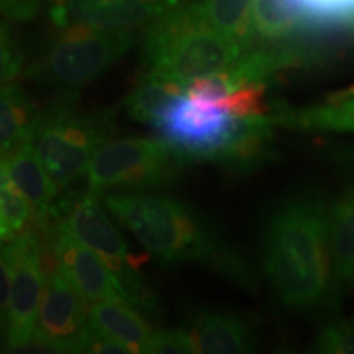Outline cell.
I'll return each mask as SVG.
<instances>
[{"mask_svg":"<svg viewBox=\"0 0 354 354\" xmlns=\"http://www.w3.org/2000/svg\"><path fill=\"white\" fill-rule=\"evenodd\" d=\"M330 202L294 194L266 216L261 232L263 274L284 307L315 312L333 304L338 284L328 234Z\"/></svg>","mask_w":354,"mask_h":354,"instance_id":"6da1fadb","label":"cell"},{"mask_svg":"<svg viewBox=\"0 0 354 354\" xmlns=\"http://www.w3.org/2000/svg\"><path fill=\"white\" fill-rule=\"evenodd\" d=\"M104 203L162 264H198L243 290H258V272L245 254L187 203L149 192H110Z\"/></svg>","mask_w":354,"mask_h":354,"instance_id":"7a4b0ae2","label":"cell"},{"mask_svg":"<svg viewBox=\"0 0 354 354\" xmlns=\"http://www.w3.org/2000/svg\"><path fill=\"white\" fill-rule=\"evenodd\" d=\"M145 28V74L169 79L184 91L194 79L227 71L245 55L240 44L207 25L194 3L177 2Z\"/></svg>","mask_w":354,"mask_h":354,"instance_id":"3957f363","label":"cell"},{"mask_svg":"<svg viewBox=\"0 0 354 354\" xmlns=\"http://www.w3.org/2000/svg\"><path fill=\"white\" fill-rule=\"evenodd\" d=\"M187 165L183 154L161 138L107 140L92 154L86 179L97 196L107 190L148 192L174 183Z\"/></svg>","mask_w":354,"mask_h":354,"instance_id":"277c9868","label":"cell"},{"mask_svg":"<svg viewBox=\"0 0 354 354\" xmlns=\"http://www.w3.org/2000/svg\"><path fill=\"white\" fill-rule=\"evenodd\" d=\"M51 218L57 220L53 230L68 234L82 246L92 250L107 264L110 271L120 279L131 294L136 308L146 312L156 310L154 295L138 274L143 259L130 254L127 241L102 209L97 194L88 190L86 196L79 197L69 205H53L46 225H50Z\"/></svg>","mask_w":354,"mask_h":354,"instance_id":"5b68a950","label":"cell"},{"mask_svg":"<svg viewBox=\"0 0 354 354\" xmlns=\"http://www.w3.org/2000/svg\"><path fill=\"white\" fill-rule=\"evenodd\" d=\"M109 131L110 123L104 117L61 105L38 112L32 143L48 174L66 187L86 176L92 154L109 140Z\"/></svg>","mask_w":354,"mask_h":354,"instance_id":"8992f818","label":"cell"},{"mask_svg":"<svg viewBox=\"0 0 354 354\" xmlns=\"http://www.w3.org/2000/svg\"><path fill=\"white\" fill-rule=\"evenodd\" d=\"M10 264L12 286L6 323V346L19 353L33 339L44 287L57 268L55 253L44 248L35 230H26L2 246Z\"/></svg>","mask_w":354,"mask_h":354,"instance_id":"52a82bcc","label":"cell"},{"mask_svg":"<svg viewBox=\"0 0 354 354\" xmlns=\"http://www.w3.org/2000/svg\"><path fill=\"white\" fill-rule=\"evenodd\" d=\"M136 43L133 30H94L74 25L61 30L55 46L39 64V73L53 86L77 91L131 50Z\"/></svg>","mask_w":354,"mask_h":354,"instance_id":"ba28073f","label":"cell"},{"mask_svg":"<svg viewBox=\"0 0 354 354\" xmlns=\"http://www.w3.org/2000/svg\"><path fill=\"white\" fill-rule=\"evenodd\" d=\"M236 117L215 102L190 99L185 94L172 99L151 122L159 138L185 158L189 165L212 162L232 135Z\"/></svg>","mask_w":354,"mask_h":354,"instance_id":"9c48e42d","label":"cell"},{"mask_svg":"<svg viewBox=\"0 0 354 354\" xmlns=\"http://www.w3.org/2000/svg\"><path fill=\"white\" fill-rule=\"evenodd\" d=\"M88 325V304L59 268L50 274L33 339L19 353H77Z\"/></svg>","mask_w":354,"mask_h":354,"instance_id":"30bf717a","label":"cell"},{"mask_svg":"<svg viewBox=\"0 0 354 354\" xmlns=\"http://www.w3.org/2000/svg\"><path fill=\"white\" fill-rule=\"evenodd\" d=\"M179 0H51L50 19L56 28L81 25L94 30H138Z\"/></svg>","mask_w":354,"mask_h":354,"instance_id":"8fae6325","label":"cell"},{"mask_svg":"<svg viewBox=\"0 0 354 354\" xmlns=\"http://www.w3.org/2000/svg\"><path fill=\"white\" fill-rule=\"evenodd\" d=\"M50 245L57 268L88 305L99 300H120L135 307L127 287L94 251L56 230H51Z\"/></svg>","mask_w":354,"mask_h":354,"instance_id":"7c38bea8","label":"cell"},{"mask_svg":"<svg viewBox=\"0 0 354 354\" xmlns=\"http://www.w3.org/2000/svg\"><path fill=\"white\" fill-rule=\"evenodd\" d=\"M194 353L246 354L258 348L256 323L245 313L230 310H207L189 330Z\"/></svg>","mask_w":354,"mask_h":354,"instance_id":"4fadbf2b","label":"cell"},{"mask_svg":"<svg viewBox=\"0 0 354 354\" xmlns=\"http://www.w3.org/2000/svg\"><path fill=\"white\" fill-rule=\"evenodd\" d=\"M274 127L266 117H236L227 143L210 165H218L233 172H251L274 156Z\"/></svg>","mask_w":354,"mask_h":354,"instance_id":"5bb4252c","label":"cell"},{"mask_svg":"<svg viewBox=\"0 0 354 354\" xmlns=\"http://www.w3.org/2000/svg\"><path fill=\"white\" fill-rule=\"evenodd\" d=\"M274 127L300 131L354 133V86L336 92L322 104L292 109H272L268 115Z\"/></svg>","mask_w":354,"mask_h":354,"instance_id":"9a60e30c","label":"cell"},{"mask_svg":"<svg viewBox=\"0 0 354 354\" xmlns=\"http://www.w3.org/2000/svg\"><path fill=\"white\" fill-rule=\"evenodd\" d=\"M6 159L12 179L32 203L37 215H39L33 223L46 227L48 215L55 205V198L59 194V185L53 180V177L39 162L32 141H26L19 146Z\"/></svg>","mask_w":354,"mask_h":354,"instance_id":"2e32d148","label":"cell"},{"mask_svg":"<svg viewBox=\"0 0 354 354\" xmlns=\"http://www.w3.org/2000/svg\"><path fill=\"white\" fill-rule=\"evenodd\" d=\"M328 234L338 289L354 290V184L330 201Z\"/></svg>","mask_w":354,"mask_h":354,"instance_id":"e0dca14e","label":"cell"},{"mask_svg":"<svg viewBox=\"0 0 354 354\" xmlns=\"http://www.w3.org/2000/svg\"><path fill=\"white\" fill-rule=\"evenodd\" d=\"M88 326L125 344L131 353H145L153 328L130 304L99 300L88 305Z\"/></svg>","mask_w":354,"mask_h":354,"instance_id":"ac0fdd59","label":"cell"},{"mask_svg":"<svg viewBox=\"0 0 354 354\" xmlns=\"http://www.w3.org/2000/svg\"><path fill=\"white\" fill-rule=\"evenodd\" d=\"M251 28L254 46L286 43L318 32L305 21L289 0H253Z\"/></svg>","mask_w":354,"mask_h":354,"instance_id":"d6986e66","label":"cell"},{"mask_svg":"<svg viewBox=\"0 0 354 354\" xmlns=\"http://www.w3.org/2000/svg\"><path fill=\"white\" fill-rule=\"evenodd\" d=\"M38 112L19 84L0 86V154L7 158L33 140Z\"/></svg>","mask_w":354,"mask_h":354,"instance_id":"ffe728a7","label":"cell"},{"mask_svg":"<svg viewBox=\"0 0 354 354\" xmlns=\"http://www.w3.org/2000/svg\"><path fill=\"white\" fill-rule=\"evenodd\" d=\"M251 6L253 0H201L194 8L207 25L240 44L246 53L254 48Z\"/></svg>","mask_w":354,"mask_h":354,"instance_id":"44dd1931","label":"cell"},{"mask_svg":"<svg viewBox=\"0 0 354 354\" xmlns=\"http://www.w3.org/2000/svg\"><path fill=\"white\" fill-rule=\"evenodd\" d=\"M184 94V87L180 84L172 82L169 79L145 74L143 79L133 87L125 100L127 113L135 122L148 123L158 117L159 112L176 97Z\"/></svg>","mask_w":354,"mask_h":354,"instance_id":"7402d4cb","label":"cell"},{"mask_svg":"<svg viewBox=\"0 0 354 354\" xmlns=\"http://www.w3.org/2000/svg\"><path fill=\"white\" fill-rule=\"evenodd\" d=\"M305 21L328 33H354V0H289Z\"/></svg>","mask_w":354,"mask_h":354,"instance_id":"603a6c76","label":"cell"},{"mask_svg":"<svg viewBox=\"0 0 354 354\" xmlns=\"http://www.w3.org/2000/svg\"><path fill=\"white\" fill-rule=\"evenodd\" d=\"M0 209L15 233H24L33 223V207L7 167V159L0 158Z\"/></svg>","mask_w":354,"mask_h":354,"instance_id":"cb8c5ba5","label":"cell"},{"mask_svg":"<svg viewBox=\"0 0 354 354\" xmlns=\"http://www.w3.org/2000/svg\"><path fill=\"white\" fill-rule=\"evenodd\" d=\"M312 351L323 354H354V315L326 322L317 331Z\"/></svg>","mask_w":354,"mask_h":354,"instance_id":"d4e9b609","label":"cell"},{"mask_svg":"<svg viewBox=\"0 0 354 354\" xmlns=\"http://www.w3.org/2000/svg\"><path fill=\"white\" fill-rule=\"evenodd\" d=\"M148 354H190L194 353L189 331L153 330L145 346Z\"/></svg>","mask_w":354,"mask_h":354,"instance_id":"484cf974","label":"cell"},{"mask_svg":"<svg viewBox=\"0 0 354 354\" xmlns=\"http://www.w3.org/2000/svg\"><path fill=\"white\" fill-rule=\"evenodd\" d=\"M21 71V55L13 33L6 21L0 20V86L12 82Z\"/></svg>","mask_w":354,"mask_h":354,"instance_id":"4316f807","label":"cell"},{"mask_svg":"<svg viewBox=\"0 0 354 354\" xmlns=\"http://www.w3.org/2000/svg\"><path fill=\"white\" fill-rule=\"evenodd\" d=\"M77 353H95V354H128L131 353L125 344L117 339L99 333L87 325L86 335H84L81 346Z\"/></svg>","mask_w":354,"mask_h":354,"instance_id":"83f0119b","label":"cell"},{"mask_svg":"<svg viewBox=\"0 0 354 354\" xmlns=\"http://www.w3.org/2000/svg\"><path fill=\"white\" fill-rule=\"evenodd\" d=\"M43 0H0V15L7 20L32 21L41 10Z\"/></svg>","mask_w":354,"mask_h":354,"instance_id":"f1b7e54d","label":"cell"},{"mask_svg":"<svg viewBox=\"0 0 354 354\" xmlns=\"http://www.w3.org/2000/svg\"><path fill=\"white\" fill-rule=\"evenodd\" d=\"M2 246H0V333L6 335L8 300H10L12 271L10 264H8L6 254H3L2 251Z\"/></svg>","mask_w":354,"mask_h":354,"instance_id":"f546056e","label":"cell"},{"mask_svg":"<svg viewBox=\"0 0 354 354\" xmlns=\"http://www.w3.org/2000/svg\"><path fill=\"white\" fill-rule=\"evenodd\" d=\"M330 161L343 172L354 177V145H338L326 148Z\"/></svg>","mask_w":354,"mask_h":354,"instance_id":"4dcf8cb0","label":"cell"},{"mask_svg":"<svg viewBox=\"0 0 354 354\" xmlns=\"http://www.w3.org/2000/svg\"><path fill=\"white\" fill-rule=\"evenodd\" d=\"M15 236V232L12 230V225L8 223L6 214L0 209V241H8Z\"/></svg>","mask_w":354,"mask_h":354,"instance_id":"1f68e13d","label":"cell"},{"mask_svg":"<svg viewBox=\"0 0 354 354\" xmlns=\"http://www.w3.org/2000/svg\"><path fill=\"white\" fill-rule=\"evenodd\" d=\"M3 245V243H0V246H2Z\"/></svg>","mask_w":354,"mask_h":354,"instance_id":"d6a6232c","label":"cell"},{"mask_svg":"<svg viewBox=\"0 0 354 354\" xmlns=\"http://www.w3.org/2000/svg\"><path fill=\"white\" fill-rule=\"evenodd\" d=\"M0 158H2V154H0Z\"/></svg>","mask_w":354,"mask_h":354,"instance_id":"836d02e7","label":"cell"}]
</instances>
